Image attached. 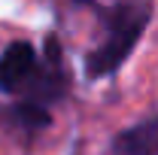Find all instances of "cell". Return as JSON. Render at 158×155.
Listing matches in <instances>:
<instances>
[{"mask_svg":"<svg viewBox=\"0 0 158 155\" xmlns=\"http://www.w3.org/2000/svg\"><path fill=\"white\" fill-rule=\"evenodd\" d=\"M0 91L19 94L21 100H37L43 107L67 94V67L55 34L46 37L43 55L27 43L15 40L0 52Z\"/></svg>","mask_w":158,"mask_h":155,"instance_id":"obj_1","label":"cell"},{"mask_svg":"<svg viewBox=\"0 0 158 155\" xmlns=\"http://www.w3.org/2000/svg\"><path fill=\"white\" fill-rule=\"evenodd\" d=\"M149 19H152V6L149 3H116L110 9H100L103 37L85 55V76L106 79L113 73H118L122 64L137 49Z\"/></svg>","mask_w":158,"mask_h":155,"instance_id":"obj_2","label":"cell"},{"mask_svg":"<svg viewBox=\"0 0 158 155\" xmlns=\"http://www.w3.org/2000/svg\"><path fill=\"white\" fill-rule=\"evenodd\" d=\"M0 125L12 134L21 137H37L52 125V113L49 107H43L37 100H15L9 107H0Z\"/></svg>","mask_w":158,"mask_h":155,"instance_id":"obj_3","label":"cell"},{"mask_svg":"<svg viewBox=\"0 0 158 155\" xmlns=\"http://www.w3.org/2000/svg\"><path fill=\"white\" fill-rule=\"evenodd\" d=\"M106 155H158V116H146L131 128H122Z\"/></svg>","mask_w":158,"mask_h":155,"instance_id":"obj_4","label":"cell"},{"mask_svg":"<svg viewBox=\"0 0 158 155\" xmlns=\"http://www.w3.org/2000/svg\"><path fill=\"white\" fill-rule=\"evenodd\" d=\"M79 3H91V0H79Z\"/></svg>","mask_w":158,"mask_h":155,"instance_id":"obj_5","label":"cell"}]
</instances>
